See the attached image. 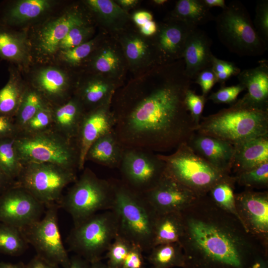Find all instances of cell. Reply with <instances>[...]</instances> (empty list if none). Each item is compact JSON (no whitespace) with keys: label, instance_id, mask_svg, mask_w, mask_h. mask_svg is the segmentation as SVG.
Masks as SVG:
<instances>
[{"label":"cell","instance_id":"obj_41","mask_svg":"<svg viewBox=\"0 0 268 268\" xmlns=\"http://www.w3.org/2000/svg\"><path fill=\"white\" fill-rule=\"evenodd\" d=\"M236 182L249 189L266 188L268 186V162L250 170L235 175Z\"/></svg>","mask_w":268,"mask_h":268},{"label":"cell","instance_id":"obj_22","mask_svg":"<svg viewBox=\"0 0 268 268\" xmlns=\"http://www.w3.org/2000/svg\"><path fill=\"white\" fill-rule=\"evenodd\" d=\"M212 41L205 31L194 28L186 40L183 54L186 75L193 81L201 71L211 67Z\"/></svg>","mask_w":268,"mask_h":268},{"label":"cell","instance_id":"obj_29","mask_svg":"<svg viewBox=\"0 0 268 268\" xmlns=\"http://www.w3.org/2000/svg\"><path fill=\"white\" fill-rule=\"evenodd\" d=\"M124 149L114 130L92 143L87 151L85 161L108 168H119Z\"/></svg>","mask_w":268,"mask_h":268},{"label":"cell","instance_id":"obj_24","mask_svg":"<svg viewBox=\"0 0 268 268\" xmlns=\"http://www.w3.org/2000/svg\"><path fill=\"white\" fill-rule=\"evenodd\" d=\"M116 87L113 81L92 73L86 78L79 77L73 96L87 111L111 101Z\"/></svg>","mask_w":268,"mask_h":268},{"label":"cell","instance_id":"obj_40","mask_svg":"<svg viewBox=\"0 0 268 268\" xmlns=\"http://www.w3.org/2000/svg\"><path fill=\"white\" fill-rule=\"evenodd\" d=\"M235 183V177L231 176L214 185L208 194L216 204L238 218L235 207L234 192Z\"/></svg>","mask_w":268,"mask_h":268},{"label":"cell","instance_id":"obj_61","mask_svg":"<svg viewBox=\"0 0 268 268\" xmlns=\"http://www.w3.org/2000/svg\"><path fill=\"white\" fill-rule=\"evenodd\" d=\"M90 268H110L107 264H105L102 262L101 260L96 261L90 263Z\"/></svg>","mask_w":268,"mask_h":268},{"label":"cell","instance_id":"obj_14","mask_svg":"<svg viewBox=\"0 0 268 268\" xmlns=\"http://www.w3.org/2000/svg\"><path fill=\"white\" fill-rule=\"evenodd\" d=\"M119 169L122 182L141 194L153 188L165 173V163L157 154L138 148H125Z\"/></svg>","mask_w":268,"mask_h":268},{"label":"cell","instance_id":"obj_26","mask_svg":"<svg viewBox=\"0 0 268 268\" xmlns=\"http://www.w3.org/2000/svg\"><path fill=\"white\" fill-rule=\"evenodd\" d=\"M52 129L71 140H75L85 110L74 96L65 103L53 106Z\"/></svg>","mask_w":268,"mask_h":268},{"label":"cell","instance_id":"obj_9","mask_svg":"<svg viewBox=\"0 0 268 268\" xmlns=\"http://www.w3.org/2000/svg\"><path fill=\"white\" fill-rule=\"evenodd\" d=\"M14 143L22 164L48 163L78 170L79 157L75 140H69L52 129L34 134H18Z\"/></svg>","mask_w":268,"mask_h":268},{"label":"cell","instance_id":"obj_20","mask_svg":"<svg viewBox=\"0 0 268 268\" xmlns=\"http://www.w3.org/2000/svg\"><path fill=\"white\" fill-rule=\"evenodd\" d=\"M194 28L171 17L158 27L153 44L158 63L165 65L182 59L186 40Z\"/></svg>","mask_w":268,"mask_h":268},{"label":"cell","instance_id":"obj_49","mask_svg":"<svg viewBox=\"0 0 268 268\" xmlns=\"http://www.w3.org/2000/svg\"><path fill=\"white\" fill-rule=\"evenodd\" d=\"M143 252L139 247L133 245L121 268H145Z\"/></svg>","mask_w":268,"mask_h":268},{"label":"cell","instance_id":"obj_3","mask_svg":"<svg viewBox=\"0 0 268 268\" xmlns=\"http://www.w3.org/2000/svg\"><path fill=\"white\" fill-rule=\"evenodd\" d=\"M195 133L235 145L268 135V110L254 107L240 99L227 108L201 118Z\"/></svg>","mask_w":268,"mask_h":268},{"label":"cell","instance_id":"obj_33","mask_svg":"<svg viewBox=\"0 0 268 268\" xmlns=\"http://www.w3.org/2000/svg\"><path fill=\"white\" fill-rule=\"evenodd\" d=\"M49 106H52L37 90L27 83L20 105L13 118L17 134L37 113Z\"/></svg>","mask_w":268,"mask_h":268},{"label":"cell","instance_id":"obj_25","mask_svg":"<svg viewBox=\"0 0 268 268\" xmlns=\"http://www.w3.org/2000/svg\"><path fill=\"white\" fill-rule=\"evenodd\" d=\"M237 78L239 83L247 90V93L241 99L254 107L268 110L267 61L263 60L255 67L241 71Z\"/></svg>","mask_w":268,"mask_h":268},{"label":"cell","instance_id":"obj_45","mask_svg":"<svg viewBox=\"0 0 268 268\" xmlns=\"http://www.w3.org/2000/svg\"><path fill=\"white\" fill-rule=\"evenodd\" d=\"M206 101L207 97L202 95L197 94L191 88L189 89L186 93L184 99L185 105L190 113L196 128L200 123Z\"/></svg>","mask_w":268,"mask_h":268},{"label":"cell","instance_id":"obj_28","mask_svg":"<svg viewBox=\"0 0 268 268\" xmlns=\"http://www.w3.org/2000/svg\"><path fill=\"white\" fill-rule=\"evenodd\" d=\"M8 78L0 89V116L14 118L20 105L27 83L22 70L9 64Z\"/></svg>","mask_w":268,"mask_h":268},{"label":"cell","instance_id":"obj_7","mask_svg":"<svg viewBox=\"0 0 268 268\" xmlns=\"http://www.w3.org/2000/svg\"><path fill=\"white\" fill-rule=\"evenodd\" d=\"M214 21L218 39L230 52L256 57L267 50L268 45L258 34L248 11L240 1L229 2Z\"/></svg>","mask_w":268,"mask_h":268},{"label":"cell","instance_id":"obj_52","mask_svg":"<svg viewBox=\"0 0 268 268\" xmlns=\"http://www.w3.org/2000/svg\"><path fill=\"white\" fill-rule=\"evenodd\" d=\"M24 268H60V266L51 263L38 255L34 256Z\"/></svg>","mask_w":268,"mask_h":268},{"label":"cell","instance_id":"obj_12","mask_svg":"<svg viewBox=\"0 0 268 268\" xmlns=\"http://www.w3.org/2000/svg\"><path fill=\"white\" fill-rule=\"evenodd\" d=\"M42 218L20 229L27 243L35 250L37 255L48 262L67 268L70 262L63 244L59 224L58 204L46 206Z\"/></svg>","mask_w":268,"mask_h":268},{"label":"cell","instance_id":"obj_13","mask_svg":"<svg viewBox=\"0 0 268 268\" xmlns=\"http://www.w3.org/2000/svg\"><path fill=\"white\" fill-rule=\"evenodd\" d=\"M22 72L27 82L52 107L65 103L73 96L79 78L75 71L54 62L33 63Z\"/></svg>","mask_w":268,"mask_h":268},{"label":"cell","instance_id":"obj_27","mask_svg":"<svg viewBox=\"0 0 268 268\" xmlns=\"http://www.w3.org/2000/svg\"><path fill=\"white\" fill-rule=\"evenodd\" d=\"M234 146L232 170L235 175L268 162V135L253 138Z\"/></svg>","mask_w":268,"mask_h":268},{"label":"cell","instance_id":"obj_36","mask_svg":"<svg viewBox=\"0 0 268 268\" xmlns=\"http://www.w3.org/2000/svg\"><path fill=\"white\" fill-rule=\"evenodd\" d=\"M98 42L96 37L73 48L60 51L52 62L74 71L75 67L84 66L97 47Z\"/></svg>","mask_w":268,"mask_h":268},{"label":"cell","instance_id":"obj_21","mask_svg":"<svg viewBox=\"0 0 268 268\" xmlns=\"http://www.w3.org/2000/svg\"><path fill=\"white\" fill-rule=\"evenodd\" d=\"M193 150L212 166L231 175L234 146L222 139L195 133L187 143Z\"/></svg>","mask_w":268,"mask_h":268},{"label":"cell","instance_id":"obj_1","mask_svg":"<svg viewBox=\"0 0 268 268\" xmlns=\"http://www.w3.org/2000/svg\"><path fill=\"white\" fill-rule=\"evenodd\" d=\"M147 86L123 89L112 108L114 131L125 148L166 152L187 143L196 126L185 105L193 80L183 60L162 65Z\"/></svg>","mask_w":268,"mask_h":268},{"label":"cell","instance_id":"obj_57","mask_svg":"<svg viewBox=\"0 0 268 268\" xmlns=\"http://www.w3.org/2000/svg\"><path fill=\"white\" fill-rule=\"evenodd\" d=\"M203 1L209 9L213 7H218L223 9L227 6L224 0H203Z\"/></svg>","mask_w":268,"mask_h":268},{"label":"cell","instance_id":"obj_2","mask_svg":"<svg viewBox=\"0 0 268 268\" xmlns=\"http://www.w3.org/2000/svg\"><path fill=\"white\" fill-rule=\"evenodd\" d=\"M181 212L183 268H251L257 260L268 258V245L216 204L208 193Z\"/></svg>","mask_w":268,"mask_h":268},{"label":"cell","instance_id":"obj_4","mask_svg":"<svg viewBox=\"0 0 268 268\" xmlns=\"http://www.w3.org/2000/svg\"><path fill=\"white\" fill-rule=\"evenodd\" d=\"M114 194L112 210L118 224L119 234L143 252L153 248L154 228L158 213L143 195L111 179Z\"/></svg>","mask_w":268,"mask_h":268},{"label":"cell","instance_id":"obj_34","mask_svg":"<svg viewBox=\"0 0 268 268\" xmlns=\"http://www.w3.org/2000/svg\"><path fill=\"white\" fill-rule=\"evenodd\" d=\"M147 260L151 268H183L184 255L179 242L158 245L149 252Z\"/></svg>","mask_w":268,"mask_h":268},{"label":"cell","instance_id":"obj_39","mask_svg":"<svg viewBox=\"0 0 268 268\" xmlns=\"http://www.w3.org/2000/svg\"><path fill=\"white\" fill-rule=\"evenodd\" d=\"M28 244L20 230L0 223V252L10 256H19L27 249Z\"/></svg>","mask_w":268,"mask_h":268},{"label":"cell","instance_id":"obj_19","mask_svg":"<svg viewBox=\"0 0 268 268\" xmlns=\"http://www.w3.org/2000/svg\"><path fill=\"white\" fill-rule=\"evenodd\" d=\"M142 194L158 214L181 212L199 197L166 172L153 188Z\"/></svg>","mask_w":268,"mask_h":268},{"label":"cell","instance_id":"obj_44","mask_svg":"<svg viewBox=\"0 0 268 268\" xmlns=\"http://www.w3.org/2000/svg\"><path fill=\"white\" fill-rule=\"evenodd\" d=\"M52 106H49L39 111L25 125L17 135L34 134L52 129Z\"/></svg>","mask_w":268,"mask_h":268},{"label":"cell","instance_id":"obj_48","mask_svg":"<svg viewBox=\"0 0 268 268\" xmlns=\"http://www.w3.org/2000/svg\"><path fill=\"white\" fill-rule=\"evenodd\" d=\"M195 82L199 84L201 89L203 96L207 97V96L216 83L215 75L211 67L207 68L199 73Z\"/></svg>","mask_w":268,"mask_h":268},{"label":"cell","instance_id":"obj_50","mask_svg":"<svg viewBox=\"0 0 268 268\" xmlns=\"http://www.w3.org/2000/svg\"><path fill=\"white\" fill-rule=\"evenodd\" d=\"M211 68L214 74L223 72H232L237 75L241 71L234 63L217 58L214 55L211 60Z\"/></svg>","mask_w":268,"mask_h":268},{"label":"cell","instance_id":"obj_46","mask_svg":"<svg viewBox=\"0 0 268 268\" xmlns=\"http://www.w3.org/2000/svg\"><path fill=\"white\" fill-rule=\"evenodd\" d=\"M255 13L254 27L259 36L268 45V0H259L257 2Z\"/></svg>","mask_w":268,"mask_h":268},{"label":"cell","instance_id":"obj_15","mask_svg":"<svg viewBox=\"0 0 268 268\" xmlns=\"http://www.w3.org/2000/svg\"><path fill=\"white\" fill-rule=\"evenodd\" d=\"M45 205L14 185L0 194V223L21 229L41 218Z\"/></svg>","mask_w":268,"mask_h":268},{"label":"cell","instance_id":"obj_18","mask_svg":"<svg viewBox=\"0 0 268 268\" xmlns=\"http://www.w3.org/2000/svg\"><path fill=\"white\" fill-rule=\"evenodd\" d=\"M111 103L112 101L84 114L75 139L79 157L78 170L84 168L86 153L92 143L114 130L116 121Z\"/></svg>","mask_w":268,"mask_h":268},{"label":"cell","instance_id":"obj_60","mask_svg":"<svg viewBox=\"0 0 268 268\" xmlns=\"http://www.w3.org/2000/svg\"><path fill=\"white\" fill-rule=\"evenodd\" d=\"M138 1L136 0H117V3L121 7L130 8L134 6Z\"/></svg>","mask_w":268,"mask_h":268},{"label":"cell","instance_id":"obj_43","mask_svg":"<svg viewBox=\"0 0 268 268\" xmlns=\"http://www.w3.org/2000/svg\"><path fill=\"white\" fill-rule=\"evenodd\" d=\"M133 244L118 234L106 251L107 265L110 268H121Z\"/></svg>","mask_w":268,"mask_h":268},{"label":"cell","instance_id":"obj_10","mask_svg":"<svg viewBox=\"0 0 268 268\" xmlns=\"http://www.w3.org/2000/svg\"><path fill=\"white\" fill-rule=\"evenodd\" d=\"M118 234L114 212L106 210L74 226L67 242L71 251L91 263L101 260L102 254Z\"/></svg>","mask_w":268,"mask_h":268},{"label":"cell","instance_id":"obj_47","mask_svg":"<svg viewBox=\"0 0 268 268\" xmlns=\"http://www.w3.org/2000/svg\"><path fill=\"white\" fill-rule=\"evenodd\" d=\"M245 90V87L240 83L230 86H222L221 88L215 92L212 93L207 99L211 100L216 104L234 103L239 94Z\"/></svg>","mask_w":268,"mask_h":268},{"label":"cell","instance_id":"obj_17","mask_svg":"<svg viewBox=\"0 0 268 268\" xmlns=\"http://www.w3.org/2000/svg\"><path fill=\"white\" fill-rule=\"evenodd\" d=\"M237 214L246 230L268 245V193L249 189L235 194Z\"/></svg>","mask_w":268,"mask_h":268},{"label":"cell","instance_id":"obj_23","mask_svg":"<svg viewBox=\"0 0 268 268\" xmlns=\"http://www.w3.org/2000/svg\"><path fill=\"white\" fill-rule=\"evenodd\" d=\"M0 59L16 66L22 71L32 64L26 29H15L0 24Z\"/></svg>","mask_w":268,"mask_h":268},{"label":"cell","instance_id":"obj_16","mask_svg":"<svg viewBox=\"0 0 268 268\" xmlns=\"http://www.w3.org/2000/svg\"><path fill=\"white\" fill-rule=\"evenodd\" d=\"M58 0H14L0 4V24L13 29H26L58 10Z\"/></svg>","mask_w":268,"mask_h":268},{"label":"cell","instance_id":"obj_32","mask_svg":"<svg viewBox=\"0 0 268 268\" xmlns=\"http://www.w3.org/2000/svg\"><path fill=\"white\" fill-rule=\"evenodd\" d=\"M98 46L84 66H86L94 74L109 76L116 75L121 69L122 66L120 54L112 47Z\"/></svg>","mask_w":268,"mask_h":268},{"label":"cell","instance_id":"obj_37","mask_svg":"<svg viewBox=\"0 0 268 268\" xmlns=\"http://www.w3.org/2000/svg\"><path fill=\"white\" fill-rule=\"evenodd\" d=\"M15 137L0 139V167L5 175L15 183L23 165L15 146Z\"/></svg>","mask_w":268,"mask_h":268},{"label":"cell","instance_id":"obj_58","mask_svg":"<svg viewBox=\"0 0 268 268\" xmlns=\"http://www.w3.org/2000/svg\"><path fill=\"white\" fill-rule=\"evenodd\" d=\"M251 268H268V258H263L256 261Z\"/></svg>","mask_w":268,"mask_h":268},{"label":"cell","instance_id":"obj_53","mask_svg":"<svg viewBox=\"0 0 268 268\" xmlns=\"http://www.w3.org/2000/svg\"><path fill=\"white\" fill-rule=\"evenodd\" d=\"M134 23L139 27L146 22L152 20L153 16L149 12L146 11H138L133 15Z\"/></svg>","mask_w":268,"mask_h":268},{"label":"cell","instance_id":"obj_38","mask_svg":"<svg viewBox=\"0 0 268 268\" xmlns=\"http://www.w3.org/2000/svg\"><path fill=\"white\" fill-rule=\"evenodd\" d=\"M90 12L106 24H115L127 16L117 3L110 0H86L82 2Z\"/></svg>","mask_w":268,"mask_h":268},{"label":"cell","instance_id":"obj_6","mask_svg":"<svg viewBox=\"0 0 268 268\" xmlns=\"http://www.w3.org/2000/svg\"><path fill=\"white\" fill-rule=\"evenodd\" d=\"M58 203L67 211L76 225L101 211L111 210L114 194L111 179L99 178L85 168Z\"/></svg>","mask_w":268,"mask_h":268},{"label":"cell","instance_id":"obj_62","mask_svg":"<svg viewBox=\"0 0 268 268\" xmlns=\"http://www.w3.org/2000/svg\"><path fill=\"white\" fill-rule=\"evenodd\" d=\"M154 3L157 5H163L167 2L166 0H153Z\"/></svg>","mask_w":268,"mask_h":268},{"label":"cell","instance_id":"obj_8","mask_svg":"<svg viewBox=\"0 0 268 268\" xmlns=\"http://www.w3.org/2000/svg\"><path fill=\"white\" fill-rule=\"evenodd\" d=\"M157 155L165 163L166 173L198 197L207 194L214 185L231 176L201 157L187 143L172 154Z\"/></svg>","mask_w":268,"mask_h":268},{"label":"cell","instance_id":"obj_51","mask_svg":"<svg viewBox=\"0 0 268 268\" xmlns=\"http://www.w3.org/2000/svg\"><path fill=\"white\" fill-rule=\"evenodd\" d=\"M16 135L13 118L0 116V139L14 137Z\"/></svg>","mask_w":268,"mask_h":268},{"label":"cell","instance_id":"obj_54","mask_svg":"<svg viewBox=\"0 0 268 268\" xmlns=\"http://www.w3.org/2000/svg\"><path fill=\"white\" fill-rule=\"evenodd\" d=\"M67 268H90V263L75 255L70 258V262Z\"/></svg>","mask_w":268,"mask_h":268},{"label":"cell","instance_id":"obj_55","mask_svg":"<svg viewBox=\"0 0 268 268\" xmlns=\"http://www.w3.org/2000/svg\"><path fill=\"white\" fill-rule=\"evenodd\" d=\"M158 26L153 21H149L140 27V31L141 34L144 36H152L157 32Z\"/></svg>","mask_w":268,"mask_h":268},{"label":"cell","instance_id":"obj_42","mask_svg":"<svg viewBox=\"0 0 268 268\" xmlns=\"http://www.w3.org/2000/svg\"><path fill=\"white\" fill-rule=\"evenodd\" d=\"M93 32L94 28L91 22L73 27L60 43L57 53L61 51L73 48L89 41L91 39Z\"/></svg>","mask_w":268,"mask_h":268},{"label":"cell","instance_id":"obj_59","mask_svg":"<svg viewBox=\"0 0 268 268\" xmlns=\"http://www.w3.org/2000/svg\"><path fill=\"white\" fill-rule=\"evenodd\" d=\"M25 264L20 262L17 263L1 262L0 263V268H24Z\"/></svg>","mask_w":268,"mask_h":268},{"label":"cell","instance_id":"obj_11","mask_svg":"<svg viewBox=\"0 0 268 268\" xmlns=\"http://www.w3.org/2000/svg\"><path fill=\"white\" fill-rule=\"evenodd\" d=\"M15 185L30 193L45 206L58 204L64 189L77 179L76 171L48 163L23 164Z\"/></svg>","mask_w":268,"mask_h":268},{"label":"cell","instance_id":"obj_31","mask_svg":"<svg viewBox=\"0 0 268 268\" xmlns=\"http://www.w3.org/2000/svg\"><path fill=\"white\" fill-rule=\"evenodd\" d=\"M183 231L181 212L158 214L154 228L153 247L179 242Z\"/></svg>","mask_w":268,"mask_h":268},{"label":"cell","instance_id":"obj_30","mask_svg":"<svg viewBox=\"0 0 268 268\" xmlns=\"http://www.w3.org/2000/svg\"><path fill=\"white\" fill-rule=\"evenodd\" d=\"M171 17L195 28L214 20L215 17L203 0H179Z\"/></svg>","mask_w":268,"mask_h":268},{"label":"cell","instance_id":"obj_35","mask_svg":"<svg viewBox=\"0 0 268 268\" xmlns=\"http://www.w3.org/2000/svg\"><path fill=\"white\" fill-rule=\"evenodd\" d=\"M122 46L126 59L131 66L138 67L150 60L158 63L154 47L151 48L144 39L137 35L125 37Z\"/></svg>","mask_w":268,"mask_h":268},{"label":"cell","instance_id":"obj_56","mask_svg":"<svg viewBox=\"0 0 268 268\" xmlns=\"http://www.w3.org/2000/svg\"><path fill=\"white\" fill-rule=\"evenodd\" d=\"M14 185L15 183L5 175L0 167V194Z\"/></svg>","mask_w":268,"mask_h":268},{"label":"cell","instance_id":"obj_5","mask_svg":"<svg viewBox=\"0 0 268 268\" xmlns=\"http://www.w3.org/2000/svg\"><path fill=\"white\" fill-rule=\"evenodd\" d=\"M86 6H62L53 14L26 29L32 64L52 62L60 43L73 27L90 22Z\"/></svg>","mask_w":268,"mask_h":268}]
</instances>
